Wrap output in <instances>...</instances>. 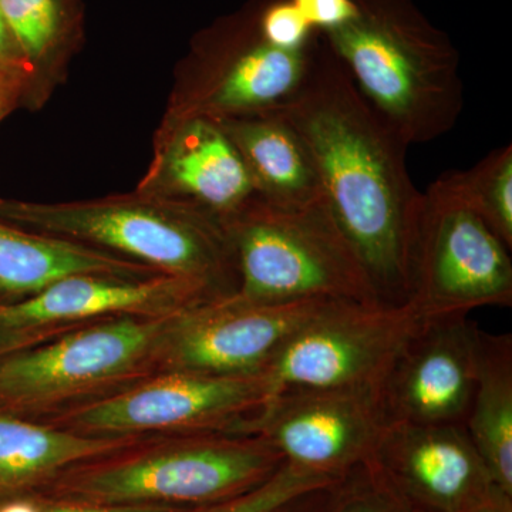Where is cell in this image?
Wrapping results in <instances>:
<instances>
[{"mask_svg":"<svg viewBox=\"0 0 512 512\" xmlns=\"http://www.w3.org/2000/svg\"><path fill=\"white\" fill-rule=\"evenodd\" d=\"M275 111L305 141L326 204L379 301L406 305L423 200L407 173L409 144L370 106L320 32L302 83Z\"/></svg>","mask_w":512,"mask_h":512,"instance_id":"6da1fadb","label":"cell"},{"mask_svg":"<svg viewBox=\"0 0 512 512\" xmlns=\"http://www.w3.org/2000/svg\"><path fill=\"white\" fill-rule=\"evenodd\" d=\"M356 16L320 32L359 92L407 144L456 126L464 107L460 53L413 0H353Z\"/></svg>","mask_w":512,"mask_h":512,"instance_id":"7a4b0ae2","label":"cell"},{"mask_svg":"<svg viewBox=\"0 0 512 512\" xmlns=\"http://www.w3.org/2000/svg\"><path fill=\"white\" fill-rule=\"evenodd\" d=\"M0 221L190 279L217 299L237 292L234 254L221 222L137 190L83 201L0 200Z\"/></svg>","mask_w":512,"mask_h":512,"instance_id":"3957f363","label":"cell"},{"mask_svg":"<svg viewBox=\"0 0 512 512\" xmlns=\"http://www.w3.org/2000/svg\"><path fill=\"white\" fill-rule=\"evenodd\" d=\"M284 463L281 454L255 434H175L67 468L45 487L66 504L198 507L252 490Z\"/></svg>","mask_w":512,"mask_h":512,"instance_id":"277c9868","label":"cell"},{"mask_svg":"<svg viewBox=\"0 0 512 512\" xmlns=\"http://www.w3.org/2000/svg\"><path fill=\"white\" fill-rule=\"evenodd\" d=\"M247 303H376L372 281L326 201L281 208L256 197L224 222ZM382 303V302H380Z\"/></svg>","mask_w":512,"mask_h":512,"instance_id":"5b68a950","label":"cell"},{"mask_svg":"<svg viewBox=\"0 0 512 512\" xmlns=\"http://www.w3.org/2000/svg\"><path fill=\"white\" fill-rule=\"evenodd\" d=\"M178 315L97 320L0 356V413L45 421L157 375Z\"/></svg>","mask_w":512,"mask_h":512,"instance_id":"8992f818","label":"cell"},{"mask_svg":"<svg viewBox=\"0 0 512 512\" xmlns=\"http://www.w3.org/2000/svg\"><path fill=\"white\" fill-rule=\"evenodd\" d=\"M262 5L264 0H249L194 36L164 116L214 121L259 116L279 109L296 92L318 32L301 52L278 49L259 28Z\"/></svg>","mask_w":512,"mask_h":512,"instance_id":"52a82bcc","label":"cell"},{"mask_svg":"<svg viewBox=\"0 0 512 512\" xmlns=\"http://www.w3.org/2000/svg\"><path fill=\"white\" fill-rule=\"evenodd\" d=\"M272 397L265 375L163 372L45 420L89 436L238 433Z\"/></svg>","mask_w":512,"mask_h":512,"instance_id":"ba28073f","label":"cell"},{"mask_svg":"<svg viewBox=\"0 0 512 512\" xmlns=\"http://www.w3.org/2000/svg\"><path fill=\"white\" fill-rule=\"evenodd\" d=\"M511 249L439 180L421 200L409 302L421 316L512 306Z\"/></svg>","mask_w":512,"mask_h":512,"instance_id":"9c48e42d","label":"cell"},{"mask_svg":"<svg viewBox=\"0 0 512 512\" xmlns=\"http://www.w3.org/2000/svg\"><path fill=\"white\" fill-rule=\"evenodd\" d=\"M421 315L413 305L335 302L296 330L264 375L286 389L377 390Z\"/></svg>","mask_w":512,"mask_h":512,"instance_id":"30bf717a","label":"cell"},{"mask_svg":"<svg viewBox=\"0 0 512 512\" xmlns=\"http://www.w3.org/2000/svg\"><path fill=\"white\" fill-rule=\"evenodd\" d=\"M480 332L466 313L421 316L377 387L384 424L464 426L476 389Z\"/></svg>","mask_w":512,"mask_h":512,"instance_id":"8fae6325","label":"cell"},{"mask_svg":"<svg viewBox=\"0 0 512 512\" xmlns=\"http://www.w3.org/2000/svg\"><path fill=\"white\" fill-rule=\"evenodd\" d=\"M384 427L376 390L286 389L238 433L262 437L288 463L342 478L370 460Z\"/></svg>","mask_w":512,"mask_h":512,"instance_id":"7c38bea8","label":"cell"},{"mask_svg":"<svg viewBox=\"0 0 512 512\" xmlns=\"http://www.w3.org/2000/svg\"><path fill=\"white\" fill-rule=\"evenodd\" d=\"M335 301L247 303L217 299L175 318L160 372L211 376L264 375L293 333Z\"/></svg>","mask_w":512,"mask_h":512,"instance_id":"4fadbf2b","label":"cell"},{"mask_svg":"<svg viewBox=\"0 0 512 512\" xmlns=\"http://www.w3.org/2000/svg\"><path fill=\"white\" fill-rule=\"evenodd\" d=\"M366 464L399 503L431 511L467 512L501 494L464 426H386Z\"/></svg>","mask_w":512,"mask_h":512,"instance_id":"5bb4252c","label":"cell"},{"mask_svg":"<svg viewBox=\"0 0 512 512\" xmlns=\"http://www.w3.org/2000/svg\"><path fill=\"white\" fill-rule=\"evenodd\" d=\"M137 191L224 222L258 197L237 148L217 121L167 117Z\"/></svg>","mask_w":512,"mask_h":512,"instance_id":"9a60e30c","label":"cell"},{"mask_svg":"<svg viewBox=\"0 0 512 512\" xmlns=\"http://www.w3.org/2000/svg\"><path fill=\"white\" fill-rule=\"evenodd\" d=\"M212 301L217 298L205 286L180 276L74 275L18 302L0 305V328H43L121 316L161 318Z\"/></svg>","mask_w":512,"mask_h":512,"instance_id":"2e32d148","label":"cell"},{"mask_svg":"<svg viewBox=\"0 0 512 512\" xmlns=\"http://www.w3.org/2000/svg\"><path fill=\"white\" fill-rule=\"evenodd\" d=\"M217 123L237 148L261 200L281 208L325 201L305 141L281 114L271 111Z\"/></svg>","mask_w":512,"mask_h":512,"instance_id":"e0dca14e","label":"cell"},{"mask_svg":"<svg viewBox=\"0 0 512 512\" xmlns=\"http://www.w3.org/2000/svg\"><path fill=\"white\" fill-rule=\"evenodd\" d=\"M157 436H89L0 413V497L50 483L67 468Z\"/></svg>","mask_w":512,"mask_h":512,"instance_id":"ac0fdd59","label":"cell"},{"mask_svg":"<svg viewBox=\"0 0 512 512\" xmlns=\"http://www.w3.org/2000/svg\"><path fill=\"white\" fill-rule=\"evenodd\" d=\"M150 278L154 269L100 249L0 221V293L30 296L74 275Z\"/></svg>","mask_w":512,"mask_h":512,"instance_id":"d6986e66","label":"cell"},{"mask_svg":"<svg viewBox=\"0 0 512 512\" xmlns=\"http://www.w3.org/2000/svg\"><path fill=\"white\" fill-rule=\"evenodd\" d=\"M0 12L28 64L23 103L39 109L66 79L84 43L82 0H0Z\"/></svg>","mask_w":512,"mask_h":512,"instance_id":"ffe728a7","label":"cell"},{"mask_svg":"<svg viewBox=\"0 0 512 512\" xmlns=\"http://www.w3.org/2000/svg\"><path fill=\"white\" fill-rule=\"evenodd\" d=\"M466 431L505 497L512 495V336L480 332L476 389Z\"/></svg>","mask_w":512,"mask_h":512,"instance_id":"44dd1931","label":"cell"},{"mask_svg":"<svg viewBox=\"0 0 512 512\" xmlns=\"http://www.w3.org/2000/svg\"><path fill=\"white\" fill-rule=\"evenodd\" d=\"M439 181L512 249L511 144L491 151L470 170L443 175Z\"/></svg>","mask_w":512,"mask_h":512,"instance_id":"7402d4cb","label":"cell"},{"mask_svg":"<svg viewBox=\"0 0 512 512\" xmlns=\"http://www.w3.org/2000/svg\"><path fill=\"white\" fill-rule=\"evenodd\" d=\"M339 477L308 470L285 461L264 483L217 503L198 505L191 512H281L299 498L326 490Z\"/></svg>","mask_w":512,"mask_h":512,"instance_id":"603a6c76","label":"cell"},{"mask_svg":"<svg viewBox=\"0 0 512 512\" xmlns=\"http://www.w3.org/2000/svg\"><path fill=\"white\" fill-rule=\"evenodd\" d=\"M259 28L266 42L288 52L305 50L318 32L289 0H264Z\"/></svg>","mask_w":512,"mask_h":512,"instance_id":"cb8c5ba5","label":"cell"},{"mask_svg":"<svg viewBox=\"0 0 512 512\" xmlns=\"http://www.w3.org/2000/svg\"><path fill=\"white\" fill-rule=\"evenodd\" d=\"M369 468V483L353 485L339 498L332 512H403V505Z\"/></svg>","mask_w":512,"mask_h":512,"instance_id":"d4e9b609","label":"cell"},{"mask_svg":"<svg viewBox=\"0 0 512 512\" xmlns=\"http://www.w3.org/2000/svg\"><path fill=\"white\" fill-rule=\"evenodd\" d=\"M318 32H329L356 16L353 0H289Z\"/></svg>","mask_w":512,"mask_h":512,"instance_id":"484cf974","label":"cell"},{"mask_svg":"<svg viewBox=\"0 0 512 512\" xmlns=\"http://www.w3.org/2000/svg\"><path fill=\"white\" fill-rule=\"evenodd\" d=\"M80 325H84V323H66V325L43 326V328L30 329L0 328V356L55 339L56 336L62 335L67 330H72Z\"/></svg>","mask_w":512,"mask_h":512,"instance_id":"4316f807","label":"cell"},{"mask_svg":"<svg viewBox=\"0 0 512 512\" xmlns=\"http://www.w3.org/2000/svg\"><path fill=\"white\" fill-rule=\"evenodd\" d=\"M0 72L22 83L26 94L29 83L28 64L23 59L22 53L3 19L2 12H0ZM23 100H25V96H23Z\"/></svg>","mask_w":512,"mask_h":512,"instance_id":"83f0119b","label":"cell"},{"mask_svg":"<svg viewBox=\"0 0 512 512\" xmlns=\"http://www.w3.org/2000/svg\"><path fill=\"white\" fill-rule=\"evenodd\" d=\"M46 512H181L171 505L157 504H66L60 503Z\"/></svg>","mask_w":512,"mask_h":512,"instance_id":"f1b7e54d","label":"cell"},{"mask_svg":"<svg viewBox=\"0 0 512 512\" xmlns=\"http://www.w3.org/2000/svg\"><path fill=\"white\" fill-rule=\"evenodd\" d=\"M23 86L16 80L0 79V120L5 119L19 103H23Z\"/></svg>","mask_w":512,"mask_h":512,"instance_id":"f546056e","label":"cell"},{"mask_svg":"<svg viewBox=\"0 0 512 512\" xmlns=\"http://www.w3.org/2000/svg\"><path fill=\"white\" fill-rule=\"evenodd\" d=\"M510 498L503 494H495L490 500L478 504L467 512H510Z\"/></svg>","mask_w":512,"mask_h":512,"instance_id":"4dcf8cb0","label":"cell"},{"mask_svg":"<svg viewBox=\"0 0 512 512\" xmlns=\"http://www.w3.org/2000/svg\"><path fill=\"white\" fill-rule=\"evenodd\" d=\"M0 512H39V510L29 503H12L0 508Z\"/></svg>","mask_w":512,"mask_h":512,"instance_id":"1f68e13d","label":"cell"},{"mask_svg":"<svg viewBox=\"0 0 512 512\" xmlns=\"http://www.w3.org/2000/svg\"><path fill=\"white\" fill-rule=\"evenodd\" d=\"M0 79H12V77L6 76L5 73L0 72ZM12 80H15V79H12ZM16 82H18V80H16ZM20 84H22V83H20ZM23 92H25V90H23Z\"/></svg>","mask_w":512,"mask_h":512,"instance_id":"d6a6232c","label":"cell"},{"mask_svg":"<svg viewBox=\"0 0 512 512\" xmlns=\"http://www.w3.org/2000/svg\"><path fill=\"white\" fill-rule=\"evenodd\" d=\"M291 505H289V507H291ZM289 507H288V510H286V512H309V511H305V510H303V511H289ZM284 511H285V508H284ZM284 511H281V512H284Z\"/></svg>","mask_w":512,"mask_h":512,"instance_id":"836d02e7","label":"cell"}]
</instances>
